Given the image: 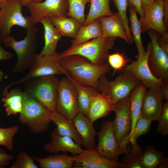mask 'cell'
<instances>
[{"instance_id": "6da1fadb", "label": "cell", "mask_w": 168, "mask_h": 168, "mask_svg": "<svg viewBox=\"0 0 168 168\" xmlns=\"http://www.w3.org/2000/svg\"><path fill=\"white\" fill-rule=\"evenodd\" d=\"M60 63L74 81L81 85L92 87L98 91L100 77L110 73L111 69L108 63L95 64L78 55L61 57Z\"/></svg>"}, {"instance_id": "7a4b0ae2", "label": "cell", "mask_w": 168, "mask_h": 168, "mask_svg": "<svg viewBox=\"0 0 168 168\" xmlns=\"http://www.w3.org/2000/svg\"><path fill=\"white\" fill-rule=\"evenodd\" d=\"M38 31V28L35 26L26 29V36L20 41L10 35H0L2 44L5 47L14 50L17 58L16 63L6 78L12 74L29 69L35 61L38 55L36 35Z\"/></svg>"}, {"instance_id": "3957f363", "label": "cell", "mask_w": 168, "mask_h": 168, "mask_svg": "<svg viewBox=\"0 0 168 168\" xmlns=\"http://www.w3.org/2000/svg\"><path fill=\"white\" fill-rule=\"evenodd\" d=\"M51 111L29 94L24 91L23 106L19 120L35 134L46 131L52 121Z\"/></svg>"}, {"instance_id": "277c9868", "label": "cell", "mask_w": 168, "mask_h": 168, "mask_svg": "<svg viewBox=\"0 0 168 168\" xmlns=\"http://www.w3.org/2000/svg\"><path fill=\"white\" fill-rule=\"evenodd\" d=\"M59 81L54 75L32 78L24 83V91L50 111H55Z\"/></svg>"}, {"instance_id": "5b68a950", "label": "cell", "mask_w": 168, "mask_h": 168, "mask_svg": "<svg viewBox=\"0 0 168 168\" xmlns=\"http://www.w3.org/2000/svg\"><path fill=\"white\" fill-rule=\"evenodd\" d=\"M116 38L102 36L84 43L71 46L60 54L61 57L78 55L87 58L95 64L106 63L109 50L112 49Z\"/></svg>"}, {"instance_id": "8992f818", "label": "cell", "mask_w": 168, "mask_h": 168, "mask_svg": "<svg viewBox=\"0 0 168 168\" xmlns=\"http://www.w3.org/2000/svg\"><path fill=\"white\" fill-rule=\"evenodd\" d=\"M122 71L113 81L109 80L106 74L101 76L99 81L98 91L106 95L115 103L129 96L140 82L130 72Z\"/></svg>"}, {"instance_id": "52a82bcc", "label": "cell", "mask_w": 168, "mask_h": 168, "mask_svg": "<svg viewBox=\"0 0 168 168\" xmlns=\"http://www.w3.org/2000/svg\"><path fill=\"white\" fill-rule=\"evenodd\" d=\"M22 6L18 0H7L0 3V35H10L14 26L26 30L35 26L30 16L23 15Z\"/></svg>"}, {"instance_id": "ba28073f", "label": "cell", "mask_w": 168, "mask_h": 168, "mask_svg": "<svg viewBox=\"0 0 168 168\" xmlns=\"http://www.w3.org/2000/svg\"><path fill=\"white\" fill-rule=\"evenodd\" d=\"M60 55L57 53L49 55L37 57L35 61L29 69L28 72L23 77L8 85L10 88L13 85L25 82L35 77L50 75H65L67 71L61 64Z\"/></svg>"}, {"instance_id": "9c48e42d", "label": "cell", "mask_w": 168, "mask_h": 168, "mask_svg": "<svg viewBox=\"0 0 168 168\" xmlns=\"http://www.w3.org/2000/svg\"><path fill=\"white\" fill-rule=\"evenodd\" d=\"M114 111L115 113L113 122L116 138L118 143L125 153L132 127L129 96L116 102Z\"/></svg>"}, {"instance_id": "30bf717a", "label": "cell", "mask_w": 168, "mask_h": 168, "mask_svg": "<svg viewBox=\"0 0 168 168\" xmlns=\"http://www.w3.org/2000/svg\"><path fill=\"white\" fill-rule=\"evenodd\" d=\"M55 111L72 121L78 113L75 87L66 76L59 81Z\"/></svg>"}, {"instance_id": "8fae6325", "label": "cell", "mask_w": 168, "mask_h": 168, "mask_svg": "<svg viewBox=\"0 0 168 168\" xmlns=\"http://www.w3.org/2000/svg\"><path fill=\"white\" fill-rule=\"evenodd\" d=\"M98 143L95 150L102 156L118 161L125 151L118 143L114 130L113 121L108 120L102 124L100 132L96 133Z\"/></svg>"}, {"instance_id": "7c38bea8", "label": "cell", "mask_w": 168, "mask_h": 168, "mask_svg": "<svg viewBox=\"0 0 168 168\" xmlns=\"http://www.w3.org/2000/svg\"><path fill=\"white\" fill-rule=\"evenodd\" d=\"M26 7L35 25L46 17L67 16L68 10L67 0H45L44 2L31 3Z\"/></svg>"}, {"instance_id": "4fadbf2b", "label": "cell", "mask_w": 168, "mask_h": 168, "mask_svg": "<svg viewBox=\"0 0 168 168\" xmlns=\"http://www.w3.org/2000/svg\"><path fill=\"white\" fill-rule=\"evenodd\" d=\"M152 49V43L150 42L147 45V50L140 58L123 69L132 74L148 89L158 88L164 84L161 79L153 75L148 66V59Z\"/></svg>"}, {"instance_id": "5bb4252c", "label": "cell", "mask_w": 168, "mask_h": 168, "mask_svg": "<svg viewBox=\"0 0 168 168\" xmlns=\"http://www.w3.org/2000/svg\"><path fill=\"white\" fill-rule=\"evenodd\" d=\"M151 40L152 49L148 59V64L153 75L161 79L164 83H168V54L159 46L158 37L152 30L148 31Z\"/></svg>"}, {"instance_id": "9a60e30c", "label": "cell", "mask_w": 168, "mask_h": 168, "mask_svg": "<svg viewBox=\"0 0 168 168\" xmlns=\"http://www.w3.org/2000/svg\"><path fill=\"white\" fill-rule=\"evenodd\" d=\"M163 5L164 0H154L143 8L144 16L139 20L142 32L154 30L162 36L167 33L163 20Z\"/></svg>"}, {"instance_id": "2e32d148", "label": "cell", "mask_w": 168, "mask_h": 168, "mask_svg": "<svg viewBox=\"0 0 168 168\" xmlns=\"http://www.w3.org/2000/svg\"><path fill=\"white\" fill-rule=\"evenodd\" d=\"M77 161L76 168H121L118 161L107 158L99 154L95 149H86L73 156Z\"/></svg>"}, {"instance_id": "e0dca14e", "label": "cell", "mask_w": 168, "mask_h": 168, "mask_svg": "<svg viewBox=\"0 0 168 168\" xmlns=\"http://www.w3.org/2000/svg\"><path fill=\"white\" fill-rule=\"evenodd\" d=\"M163 100L160 87L147 89L142 101L141 117L152 121H158L162 110Z\"/></svg>"}, {"instance_id": "ac0fdd59", "label": "cell", "mask_w": 168, "mask_h": 168, "mask_svg": "<svg viewBox=\"0 0 168 168\" xmlns=\"http://www.w3.org/2000/svg\"><path fill=\"white\" fill-rule=\"evenodd\" d=\"M51 136L50 142L44 147V150L49 153L70 152L73 156L80 154L84 150L70 137L60 135L56 128L51 133Z\"/></svg>"}, {"instance_id": "d6986e66", "label": "cell", "mask_w": 168, "mask_h": 168, "mask_svg": "<svg viewBox=\"0 0 168 168\" xmlns=\"http://www.w3.org/2000/svg\"><path fill=\"white\" fill-rule=\"evenodd\" d=\"M115 104L106 95L97 92L91 97L89 106L88 117L91 123L93 124L114 111Z\"/></svg>"}, {"instance_id": "ffe728a7", "label": "cell", "mask_w": 168, "mask_h": 168, "mask_svg": "<svg viewBox=\"0 0 168 168\" xmlns=\"http://www.w3.org/2000/svg\"><path fill=\"white\" fill-rule=\"evenodd\" d=\"M98 19L103 36L120 38L130 44L122 21L118 12L111 16L101 17Z\"/></svg>"}, {"instance_id": "44dd1931", "label": "cell", "mask_w": 168, "mask_h": 168, "mask_svg": "<svg viewBox=\"0 0 168 168\" xmlns=\"http://www.w3.org/2000/svg\"><path fill=\"white\" fill-rule=\"evenodd\" d=\"M75 127L83 141V147L86 149L96 148L95 129L88 116L78 112L73 120Z\"/></svg>"}, {"instance_id": "7402d4cb", "label": "cell", "mask_w": 168, "mask_h": 168, "mask_svg": "<svg viewBox=\"0 0 168 168\" xmlns=\"http://www.w3.org/2000/svg\"><path fill=\"white\" fill-rule=\"evenodd\" d=\"M7 85L3 89L2 101L7 116L14 115L21 112L23 103L24 91L15 87L8 92Z\"/></svg>"}, {"instance_id": "603a6c76", "label": "cell", "mask_w": 168, "mask_h": 168, "mask_svg": "<svg viewBox=\"0 0 168 168\" xmlns=\"http://www.w3.org/2000/svg\"><path fill=\"white\" fill-rule=\"evenodd\" d=\"M44 29V46L38 56L49 55L56 53L58 42L62 37L58 30L54 26L50 18L43 19L40 22Z\"/></svg>"}, {"instance_id": "cb8c5ba5", "label": "cell", "mask_w": 168, "mask_h": 168, "mask_svg": "<svg viewBox=\"0 0 168 168\" xmlns=\"http://www.w3.org/2000/svg\"><path fill=\"white\" fill-rule=\"evenodd\" d=\"M50 118L56 125L58 132L60 135L70 137L81 147L83 146L82 139L73 121L68 119L56 111H51Z\"/></svg>"}, {"instance_id": "d4e9b609", "label": "cell", "mask_w": 168, "mask_h": 168, "mask_svg": "<svg viewBox=\"0 0 168 168\" xmlns=\"http://www.w3.org/2000/svg\"><path fill=\"white\" fill-rule=\"evenodd\" d=\"M33 157L39 163L40 168H71L77 165L73 156H69L67 152L50 155L44 158L36 156Z\"/></svg>"}, {"instance_id": "484cf974", "label": "cell", "mask_w": 168, "mask_h": 168, "mask_svg": "<svg viewBox=\"0 0 168 168\" xmlns=\"http://www.w3.org/2000/svg\"><path fill=\"white\" fill-rule=\"evenodd\" d=\"M103 36L100 22L97 19L80 27L76 37L71 41V46L82 44Z\"/></svg>"}, {"instance_id": "4316f807", "label": "cell", "mask_w": 168, "mask_h": 168, "mask_svg": "<svg viewBox=\"0 0 168 168\" xmlns=\"http://www.w3.org/2000/svg\"><path fill=\"white\" fill-rule=\"evenodd\" d=\"M54 26L62 36L74 39L80 27L81 23L76 19L67 16L50 18Z\"/></svg>"}, {"instance_id": "83f0119b", "label": "cell", "mask_w": 168, "mask_h": 168, "mask_svg": "<svg viewBox=\"0 0 168 168\" xmlns=\"http://www.w3.org/2000/svg\"><path fill=\"white\" fill-rule=\"evenodd\" d=\"M74 84L77 96V103L78 112L88 116V110L90 100L93 96L99 92L93 87L81 85L72 79L68 75H66Z\"/></svg>"}, {"instance_id": "f1b7e54d", "label": "cell", "mask_w": 168, "mask_h": 168, "mask_svg": "<svg viewBox=\"0 0 168 168\" xmlns=\"http://www.w3.org/2000/svg\"><path fill=\"white\" fill-rule=\"evenodd\" d=\"M147 89L140 82L129 96L130 109L132 120V127L130 134L137 122L141 117V109L142 101Z\"/></svg>"}, {"instance_id": "f546056e", "label": "cell", "mask_w": 168, "mask_h": 168, "mask_svg": "<svg viewBox=\"0 0 168 168\" xmlns=\"http://www.w3.org/2000/svg\"><path fill=\"white\" fill-rule=\"evenodd\" d=\"M110 0H91L90 7L83 26L104 16H110L114 13L110 8Z\"/></svg>"}, {"instance_id": "4dcf8cb0", "label": "cell", "mask_w": 168, "mask_h": 168, "mask_svg": "<svg viewBox=\"0 0 168 168\" xmlns=\"http://www.w3.org/2000/svg\"><path fill=\"white\" fill-rule=\"evenodd\" d=\"M128 12L129 13V21L130 23V27L131 32L138 52L137 58H140L145 52L142 38V33L141 24L138 20L137 11L134 7L131 4L128 3Z\"/></svg>"}, {"instance_id": "1f68e13d", "label": "cell", "mask_w": 168, "mask_h": 168, "mask_svg": "<svg viewBox=\"0 0 168 168\" xmlns=\"http://www.w3.org/2000/svg\"><path fill=\"white\" fill-rule=\"evenodd\" d=\"M128 146L125 156L121 163V168H142L140 165L143 151L137 142Z\"/></svg>"}, {"instance_id": "d6a6232c", "label": "cell", "mask_w": 168, "mask_h": 168, "mask_svg": "<svg viewBox=\"0 0 168 168\" xmlns=\"http://www.w3.org/2000/svg\"><path fill=\"white\" fill-rule=\"evenodd\" d=\"M163 152L157 150L152 146L146 147L141 156L142 168H155L164 157Z\"/></svg>"}, {"instance_id": "836d02e7", "label": "cell", "mask_w": 168, "mask_h": 168, "mask_svg": "<svg viewBox=\"0 0 168 168\" xmlns=\"http://www.w3.org/2000/svg\"><path fill=\"white\" fill-rule=\"evenodd\" d=\"M68 10L67 16L74 18L83 25L85 20V7L91 0H67Z\"/></svg>"}, {"instance_id": "e575fe53", "label": "cell", "mask_w": 168, "mask_h": 168, "mask_svg": "<svg viewBox=\"0 0 168 168\" xmlns=\"http://www.w3.org/2000/svg\"><path fill=\"white\" fill-rule=\"evenodd\" d=\"M18 130L19 127L17 125L7 128L0 127V146H4L10 151H13L14 148L13 138Z\"/></svg>"}, {"instance_id": "d590c367", "label": "cell", "mask_w": 168, "mask_h": 168, "mask_svg": "<svg viewBox=\"0 0 168 168\" xmlns=\"http://www.w3.org/2000/svg\"><path fill=\"white\" fill-rule=\"evenodd\" d=\"M152 121L141 117L137 122L129 138L128 142H137V139L140 136L147 133L150 130Z\"/></svg>"}, {"instance_id": "8d00e7d4", "label": "cell", "mask_w": 168, "mask_h": 168, "mask_svg": "<svg viewBox=\"0 0 168 168\" xmlns=\"http://www.w3.org/2000/svg\"><path fill=\"white\" fill-rule=\"evenodd\" d=\"M33 157H30L26 152H22L17 156L16 160L11 168H39L35 163Z\"/></svg>"}, {"instance_id": "74e56055", "label": "cell", "mask_w": 168, "mask_h": 168, "mask_svg": "<svg viewBox=\"0 0 168 168\" xmlns=\"http://www.w3.org/2000/svg\"><path fill=\"white\" fill-rule=\"evenodd\" d=\"M107 61L111 67L114 69V72L117 71L122 70L128 63L124 56L118 52L109 54Z\"/></svg>"}, {"instance_id": "f35d334b", "label": "cell", "mask_w": 168, "mask_h": 168, "mask_svg": "<svg viewBox=\"0 0 168 168\" xmlns=\"http://www.w3.org/2000/svg\"><path fill=\"white\" fill-rule=\"evenodd\" d=\"M156 132L164 136L168 135V101L163 103Z\"/></svg>"}, {"instance_id": "ab89813d", "label": "cell", "mask_w": 168, "mask_h": 168, "mask_svg": "<svg viewBox=\"0 0 168 168\" xmlns=\"http://www.w3.org/2000/svg\"><path fill=\"white\" fill-rule=\"evenodd\" d=\"M122 21L125 30L128 31L130 30L129 20L127 15V11L128 6V0H113Z\"/></svg>"}, {"instance_id": "60d3db41", "label": "cell", "mask_w": 168, "mask_h": 168, "mask_svg": "<svg viewBox=\"0 0 168 168\" xmlns=\"http://www.w3.org/2000/svg\"><path fill=\"white\" fill-rule=\"evenodd\" d=\"M12 154H8L2 149H0V168H3L10 164L13 158Z\"/></svg>"}, {"instance_id": "b9f144b4", "label": "cell", "mask_w": 168, "mask_h": 168, "mask_svg": "<svg viewBox=\"0 0 168 168\" xmlns=\"http://www.w3.org/2000/svg\"><path fill=\"white\" fill-rule=\"evenodd\" d=\"M128 3L132 5L137 12L142 17L144 16V12L142 6L141 0H128Z\"/></svg>"}, {"instance_id": "7bdbcfd3", "label": "cell", "mask_w": 168, "mask_h": 168, "mask_svg": "<svg viewBox=\"0 0 168 168\" xmlns=\"http://www.w3.org/2000/svg\"><path fill=\"white\" fill-rule=\"evenodd\" d=\"M157 43L160 47L168 54V33L161 37L158 38L157 40Z\"/></svg>"}, {"instance_id": "ee69618b", "label": "cell", "mask_w": 168, "mask_h": 168, "mask_svg": "<svg viewBox=\"0 0 168 168\" xmlns=\"http://www.w3.org/2000/svg\"><path fill=\"white\" fill-rule=\"evenodd\" d=\"M0 41V61L10 60L12 58L14 54L5 50L2 46Z\"/></svg>"}, {"instance_id": "f6af8a7d", "label": "cell", "mask_w": 168, "mask_h": 168, "mask_svg": "<svg viewBox=\"0 0 168 168\" xmlns=\"http://www.w3.org/2000/svg\"><path fill=\"white\" fill-rule=\"evenodd\" d=\"M163 20L165 26L168 29V0H164Z\"/></svg>"}, {"instance_id": "bcb514c9", "label": "cell", "mask_w": 168, "mask_h": 168, "mask_svg": "<svg viewBox=\"0 0 168 168\" xmlns=\"http://www.w3.org/2000/svg\"><path fill=\"white\" fill-rule=\"evenodd\" d=\"M163 100L168 101V83H164L160 87Z\"/></svg>"}, {"instance_id": "7dc6e473", "label": "cell", "mask_w": 168, "mask_h": 168, "mask_svg": "<svg viewBox=\"0 0 168 168\" xmlns=\"http://www.w3.org/2000/svg\"><path fill=\"white\" fill-rule=\"evenodd\" d=\"M159 168H166L168 167V159L164 157L161 160L157 167Z\"/></svg>"}, {"instance_id": "c3c4849f", "label": "cell", "mask_w": 168, "mask_h": 168, "mask_svg": "<svg viewBox=\"0 0 168 168\" xmlns=\"http://www.w3.org/2000/svg\"><path fill=\"white\" fill-rule=\"evenodd\" d=\"M23 6H26L32 3L39 2H42L43 0H18Z\"/></svg>"}, {"instance_id": "681fc988", "label": "cell", "mask_w": 168, "mask_h": 168, "mask_svg": "<svg viewBox=\"0 0 168 168\" xmlns=\"http://www.w3.org/2000/svg\"><path fill=\"white\" fill-rule=\"evenodd\" d=\"M154 0H141L143 8L147 6L151 5Z\"/></svg>"}, {"instance_id": "f907efd6", "label": "cell", "mask_w": 168, "mask_h": 168, "mask_svg": "<svg viewBox=\"0 0 168 168\" xmlns=\"http://www.w3.org/2000/svg\"><path fill=\"white\" fill-rule=\"evenodd\" d=\"M4 77V72L0 69V83L3 79Z\"/></svg>"}, {"instance_id": "816d5d0a", "label": "cell", "mask_w": 168, "mask_h": 168, "mask_svg": "<svg viewBox=\"0 0 168 168\" xmlns=\"http://www.w3.org/2000/svg\"><path fill=\"white\" fill-rule=\"evenodd\" d=\"M4 2L3 0H0V3H2V2Z\"/></svg>"}, {"instance_id": "f5cc1de1", "label": "cell", "mask_w": 168, "mask_h": 168, "mask_svg": "<svg viewBox=\"0 0 168 168\" xmlns=\"http://www.w3.org/2000/svg\"><path fill=\"white\" fill-rule=\"evenodd\" d=\"M3 0L4 2H5L7 0Z\"/></svg>"}, {"instance_id": "db71d44e", "label": "cell", "mask_w": 168, "mask_h": 168, "mask_svg": "<svg viewBox=\"0 0 168 168\" xmlns=\"http://www.w3.org/2000/svg\"></svg>"}]
</instances>
